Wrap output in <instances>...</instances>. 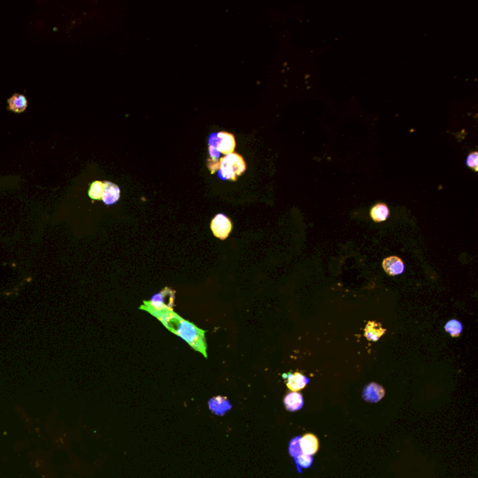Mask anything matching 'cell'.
<instances>
[{
    "instance_id": "1",
    "label": "cell",
    "mask_w": 478,
    "mask_h": 478,
    "mask_svg": "<svg viewBox=\"0 0 478 478\" xmlns=\"http://www.w3.org/2000/svg\"><path fill=\"white\" fill-rule=\"evenodd\" d=\"M140 309L146 310L157 318L170 332L181 337L193 350L200 352L204 357L207 358L205 331L196 327L192 322L182 319L172 309L158 310L151 307L150 303L146 301L143 302Z\"/></svg>"
},
{
    "instance_id": "2",
    "label": "cell",
    "mask_w": 478,
    "mask_h": 478,
    "mask_svg": "<svg viewBox=\"0 0 478 478\" xmlns=\"http://www.w3.org/2000/svg\"><path fill=\"white\" fill-rule=\"evenodd\" d=\"M219 166L220 178L228 180H236L237 176L242 175L246 170V163L242 156L235 152L221 157Z\"/></svg>"
},
{
    "instance_id": "3",
    "label": "cell",
    "mask_w": 478,
    "mask_h": 478,
    "mask_svg": "<svg viewBox=\"0 0 478 478\" xmlns=\"http://www.w3.org/2000/svg\"><path fill=\"white\" fill-rule=\"evenodd\" d=\"M236 143L234 135L227 132L212 134L209 138V153L213 159L220 157L221 154L228 155L235 151Z\"/></svg>"
},
{
    "instance_id": "4",
    "label": "cell",
    "mask_w": 478,
    "mask_h": 478,
    "mask_svg": "<svg viewBox=\"0 0 478 478\" xmlns=\"http://www.w3.org/2000/svg\"><path fill=\"white\" fill-rule=\"evenodd\" d=\"M175 291L166 287L160 293L154 294L149 303L151 307L158 310L172 309L175 304Z\"/></svg>"
},
{
    "instance_id": "5",
    "label": "cell",
    "mask_w": 478,
    "mask_h": 478,
    "mask_svg": "<svg viewBox=\"0 0 478 478\" xmlns=\"http://www.w3.org/2000/svg\"><path fill=\"white\" fill-rule=\"evenodd\" d=\"M232 227L233 226L230 219L223 214L216 215L210 224V228L213 235L221 240L228 237L232 231Z\"/></svg>"
},
{
    "instance_id": "6",
    "label": "cell",
    "mask_w": 478,
    "mask_h": 478,
    "mask_svg": "<svg viewBox=\"0 0 478 478\" xmlns=\"http://www.w3.org/2000/svg\"><path fill=\"white\" fill-rule=\"evenodd\" d=\"M299 445L301 451L305 455L312 456L319 450V439L314 435L307 434L300 438Z\"/></svg>"
},
{
    "instance_id": "7",
    "label": "cell",
    "mask_w": 478,
    "mask_h": 478,
    "mask_svg": "<svg viewBox=\"0 0 478 478\" xmlns=\"http://www.w3.org/2000/svg\"><path fill=\"white\" fill-rule=\"evenodd\" d=\"M208 407L211 412L218 416H223L231 410L232 405L230 404L229 400L223 396H216L208 402Z\"/></svg>"
},
{
    "instance_id": "8",
    "label": "cell",
    "mask_w": 478,
    "mask_h": 478,
    "mask_svg": "<svg viewBox=\"0 0 478 478\" xmlns=\"http://www.w3.org/2000/svg\"><path fill=\"white\" fill-rule=\"evenodd\" d=\"M385 396V391L378 383H370L364 388L363 397L369 403H377Z\"/></svg>"
},
{
    "instance_id": "9",
    "label": "cell",
    "mask_w": 478,
    "mask_h": 478,
    "mask_svg": "<svg viewBox=\"0 0 478 478\" xmlns=\"http://www.w3.org/2000/svg\"><path fill=\"white\" fill-rule=\"evenodd\" d=\"M119 198H120V188L112 182L105 181L104 188H103V194H102L103 202L107 206H109V205L115 204Z\"/></svg>"
},
{
    "instance_id": "10",
    "label": "cell",
    "mask_w": 478,
    "mask_h": 478,
    "mask_svg": "<svg viewBox=\"0 0 478 478\" xmlns=\"http://www.w3.org/2000/svg\"><path fill=\"white\" fill-rule=\"evenodd\" d=\"M383 268L387 274L390 276H397L402 274L405 270V264L399 257L392 256L386 258L383 261Z\"/></svg>"
},
{
    "instance_id": "11",
    "label": "cell",
    "mask_w": 478,
    "mask_h": 478,
    "mask_svg": "<svg viewBox=\"0 0 478 478\" xmlns=\"http://www.w3.org/2000/svg\"><path fill=\"white\" fill-rule=\"evenodd\" d=\"M386 333L385 329L382 328L381 323L375 321H369L364 328V336L370 341H378L381 336Z\"/></svg>"
},
{
    "instance_id": "12",
    "label": "cell",
    "mask_w": 478,
    "mask_h": 478,
    "mask_svg": "<svg viewBox=\"0 0 478 478\" xmlns=\"http://www.w3.org/2000/svg\"><path fill=\"white\" fill-rule=\"evenodd\" d=\"M308 381H309L308 379H307V377H305L304 375L300 373H294L289 376L287 386L292 392L296 393L303 390L307 386Z\"/></svg>"
},
{
    "instance_id": "13",
    "label": "cell",
    "mask_w": 478,
    "mask_h": 478,
    "mask_svg": "<svg viewBox=\"0 0 478 478\" xmlns=\"http://www.w3.org/2000/svg\"><path fill=\"white\" fill-rule=\"evenodd\" d=\"M284 404H285L286 409L288 411H291V412L298 411L304 405L303 396L299 393L293 392V393H288L284 398Z\"/></svg>"
},
{
    "instance_id": "14",
    "label": "cell",
    "mask_w": 478,
    "mask_h": 478,
    "mask_svg": "<svg viewBox=\"0 0 478 478\" xmlns=\"http://www.w3.org/2000/svg\"><path fill=\"white\" fill-rule=\"evenodd\" d=\"M8 107L15 113H21L27 107V100L24 95L14 93L9 99L7 100Z\"/></svg>"
},
{
    "instance_id": "15",
    "label": "cell",
    "mask_w": 478,
    "mask_h": 478,
    "mask_svg": "<svg viewBox=\"0 0 478 478\" xmlns=\"http://www.w3.org/2000/svg\"><path fill=\"white\" fill-rule=\"evenodd\" d=\"M370 215L373 221L381 222L386 221L390 216V209L384 203H379L372 207Z\"/></svg>"
},
{
    "instance_id": "16",
    "label": "cell",
    "mask_w": 478,
    "mask_h": 478,
    "mask_svg": "<svg viewBox=\"0 0 478 478\" xmlns=\"http://www.w3.org/2000/svg\"><path fill=\"white\" fill-rule=\"evenodd\" d=\"M103 188H104V182L96 180L93 181V183L90 186L89 189V196L93 200L102 199V194H103Z\"/></svg>"
},
{
    "instance_id": "17",
    "label": "cell",
    "mask_w": 478,
    "mask_h": 478,
    "mask_svg": "<svg viewBox=\"0 0 478 478\" xmlns=\"http://www.w3.org/2000/svg\"><path fill=\"white\" fill-rule=\"evenodd\" d=\"M446 331L450 334V336L457 337L461 335L463 331V324L457 321V320H451L446 324Z\"/></svg>"
},
{
    "instance_id": "18",
    "label": "cell",
    "mask_w": 478,
    "mask_h": 478,
    "mask_svg": "<svg viewBox=\"0 0 478 478\" xmlns=\"http://www.w3.org/2000/svg\"><path fill=\"white\" fill-rule=\"evenodd\" d=\"M466 164L468 167L474 169L475 171H478V151H473L471 153L468 154L466 158Z\"/></svg>"
},
{
    "instance_id": "19",
    "label": "cell",
    "mask_w": 478,
    "mask_h": 478,
    "mask_svg": "<svg viewBox=\"0 0 478 478\" xmlns=\"http://www.w3.org/2000/svg\"><path fill=\"white\" fill-rule=\"evenodd\" d=\"M301 437H296L294 438L293 441L290 444V453L293 457H298L300 456V445L299 441Z\"/></svg>"
},
{
    "instance_id": "20",
    "label": "cell",
    "mask_w": 478,
    "mask_h": 478,
    "mask_svg": "<svg viewBox=\"0 0 478 478\" xmlns=\"http://www.w3.org/2000/svg\"><path fill=\"white\" fill-rule=\"evenodd\" d=\"M295 461H296L298 465L302 466V467H305V468L309 467L312 464V458L308 456V455H305V454L295 458Z\"/></svg>"
}]
</instances>
